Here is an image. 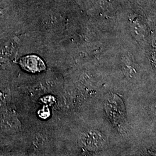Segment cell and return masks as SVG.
<instances>
[{
  "label": "cell",
  "instance_id": "cell-1",
  "mask_svg": "<svg viewBox=\"0 0 156 156\" xmlns=\"http://www.w3.org/2000/svg\"><path fill=\"white\" fill-rule=\"evenodd\" d=\"M81 143L84 147L90 151H99L105 145V138L100 132L90 130L82 135Z\"/></svg>",
  "mask_w": 156,
  "mask_h": 156
},
{
  "label": "cell",
  "instance_id": "cell-2",
  "mask_svg": "<svg viewBox=\"0 0 156 156\" xmlns=\"http://www.w3.org/2000/svg\"><path fill=\"white\" fill-rule=\"evenodd\" d=\"M19 63L23 69L30 73L41 72L46 69L45 63L39 57L34 55L23 57Z\"/></svg>",
  "mask_w": 156,
  "mask_h": 156
},
{
  "label": "cell",
  "instance_id": "cell-3",
  "mask_svg": "<svg viewBox=\"0 0 156 156\" xmlns=\"http://www.w3.org/2000/svg\"><path fill=\"white\" fill-rule=\"evenodd\" d=\"M49 114H50V113H49V111L48 109H44L41 110V111H40V113H39L40 116L41 117H42V118H44V119L48 117V116H49Z\"/></svg>",
  "mask_w": 156,
  "mask_h": 156
}]
</instances>
